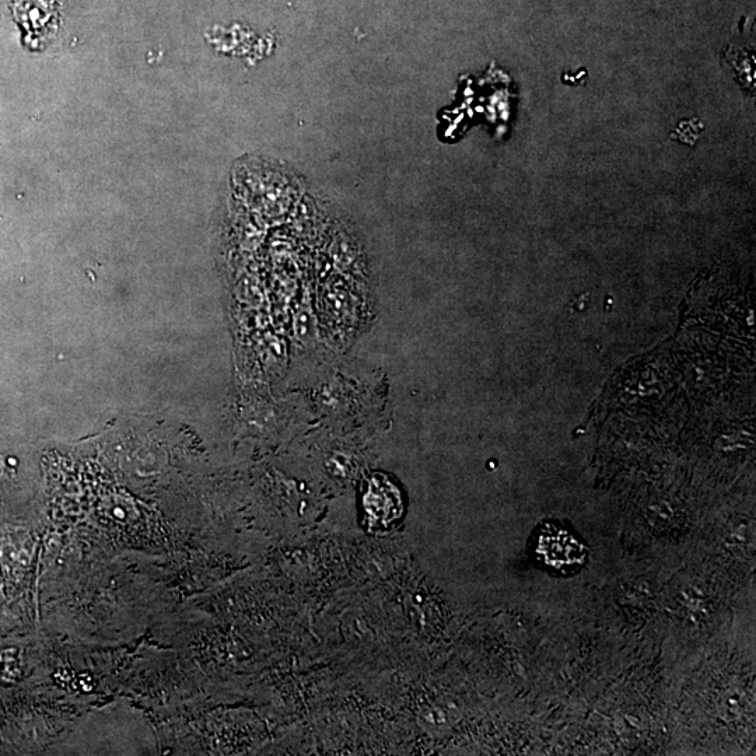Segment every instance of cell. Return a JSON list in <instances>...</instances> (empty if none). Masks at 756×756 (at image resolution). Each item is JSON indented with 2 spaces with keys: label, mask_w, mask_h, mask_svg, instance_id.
I'll return each mask as SVG.
<instances>
[{
  "label": "cell",
  "mask_w": 756,
  "mask_h": 756,
  "mask_svg": "<svg viewBox=\"0 0 756 756\" xmlns=\"http://www.w3.org/2000/svg\"><path fill=\"white\" fill-rule=\"evenodd\" d=\"M13 13L23 30L31 35L44 30L51 20L52 7H49L48 0H14Z\"/></svg>",
  "instance_id": "3957f363"
},
{
  "label": "cell",
  "mask_w": 756,
  "mask_h": 756,
  "mask_svg": "<svg viewBox=\"0 0 756 756\" xmlns=\"http://www.w3.org/2000/svg\"><path fill=\"white\" fill-rule=\"evenodd\" d=\"M535 558L546 569L559 574H572L586 563L587 548L559 525L542 524L534 538Z\"/></svg>",
  "instance_id": "6da1fadb"
},
{
  "label": "cell",
  "mask_w": 756,
  "mask_h": 756,
  "mask_svg": "<svg viewBox=\"0 0 756 756\" xmlns=\"http://www.w3.org/2000/svg\"><path fill=\"white\" fill-rule=\"evenodd\" d=\"M362 509L370 532L387 534L404 514V502L397 486L384 475H373L364 483Z\"/></svg>",
  "instance_id": "7a4b0ae2"
}]
</instances>
